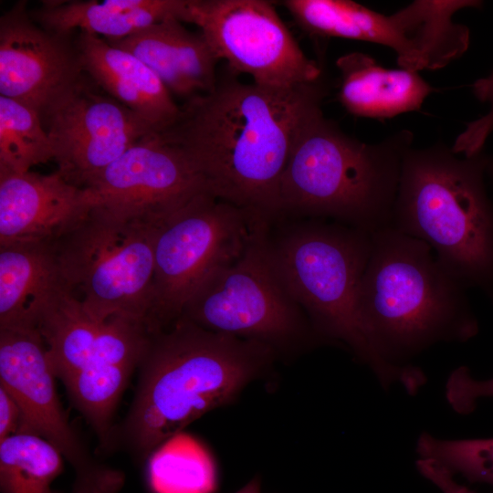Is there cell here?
Listing matches in <instances>:
<instances>
[{"instance_id":"cell-1","label":"cell","mask_w":493,"mask_h":493,"mask_svg":"<svg viewBox=\"0 0 493 493\" xmlns=\"http://www.w3.org/2000/svg\"><path fill=\"white\" fill-rule=\"evenodd\" d=\"M325 91L320 79L293 88L217 82L187 100L161 134L184 153L211 194L275 223L294 139Z\"/></svg>"},{"instance_id":"cell-2","label":"cell","mask_w":493,"mask_h":493,"mask_svg":"<svg viewBox=\"0 0 493 493\" xmlns=\"http://www.w3.org/2000/svg\"><path fill=\"white\" fill-rule=\"evenodd\" d=\"M467 289L425 242L392 226L372 233L356 312L383 387L398 383L416 394L426 376L411 359L435 344L477 335Z\"/></svg>"},{"instance_id":"cell-3","label":"cell","mask_w":493,"mask_h":493,"mask_svg":"<svg viewBox=\"0 0 493 493\" xmlns=\"http://www.w3.org/2000/svg\"><path fill=\"white\" fill-rule=\"evenodd\" d=\"M275 355L264 343L211 331L180 317L151 335L120 430L122 443L144 460L192 422L236 400L267 372Z\"/></svg>"},{"instance_id":"cell-4","label":"cell","mask_w":493,"mask_h":493,"mask_svg":"<svg viewBox=\"0 0 493 493\" xmlns=\"http://www.w3.org/2000/svg\"><path fill=\"white\" fill-rule=\"evenodd\" d=\"M413 140L412 131L402 130L379 142H363L316 108L300 125L280 179V216L330 218L369 233L391 226Z\"/></svg>"},{"instance_id":"cell-5","label":"cell","mask_w":493,"mask_h":493,"mask_svg":"<svg viewBox=\"0 0 493 493\" xmlns=\"http://www.w3.org/2000/svg\"><path fill=\"white\" fill-rule=\"evenodd\" d=\"M438 142L404 154L392 226L427 244L467 288L493 300V203L480 153L458 157Z\"/></svg>"},{"instance_id":"cell-6","label":"cell","mask_w":493,"mask_h":493,"mask_svg":"<svg viewBox=\"0 0 493 493\" xmlns=\"http://www.w3.org/2000/svg\"><path fill=\"white\" fill-rule=\"evenodd\" d=\"M270 231L276 269L317 335L344 344L375 374L376 363L356 312L372 233L323 219L293 225L277 236Z\"/></svg>"},{"instance_id":"cell-7","label":"cell","mask_w":493,"mask_h":493,"mask_svg":"<svg viewBox=\"0 0 493 493\" xmlns=\"http://www.w3.org/2000/svg\"><path fill=\"white\" fill-rule=\"evenodd\" d=\"M163 224L128 218L93 205L55 241L63 280L94 320L124 316L147 324L154 244Z\"/></svg>"},{"instance_id":"cell-8","label":"cell","mask_w":493,"mask_h":493,"mask_svg":"<svg viewBox=\"0 0 493 493\" xmlns=\"http://www.w3.org/2000/svg\"><path fill=\"white\" fill-rule=\"evenodd\" d=\"M270 226L263 223L243 253L201 285L181 317L211 331L264 343L276 353L322 341L276 269Z\"/></svg>"},{"instance_id":"cell-9","label":"cell","mask_w":493,"mask_h":493,"mask_svg":"<svg viewBox=\"0 0 493 493\" xmlns=\"http://www.w3.org/2000/svg\"><path fill=\"white\" fill-rule=\"evenodd\" d=\"M268 221L205 191L160 226L154 244L152 333L170 327L214 273L235 261Z\"/></svg>"},{"instance_id":"cell-10","label":"cell","mask_w":493,"mask_h":493,"mask_svg":"<svg viewBox=\"0 0 493 493\" xmlns=\"http://www.w3.org/2000/svg\"><path fill=\"white\" fill-rule=\"evenodd\" d=\"M178 20L197 26L218 58L256 84L293 88L320 79V66L268 1L184 0Z\"/></svg>"},{"instance_id":"cell-11","label":"cell","mask_w":493,"mask_h":493,"mask_svg":"<svg viewBox=\"0 0 493 493\" xmlns=\"http://www.w3.org/2000/svg\"><path fill=\"white\" fill-rule=\"evenodd\" d=\"M56 379L37 330L0 329V386L20 407L21 433L44 438L71 465L74 493H117L123 474L99 461L69 424Z\"/></svg>"},{"instance_id":"cell-12","label":"cell","mask_w":493,"mask_h":493,"mask_svg":"<svg viewBox=\"0 0 493 493\" xmlns=\"http://www.w3.org/2000/svg\"><path fill=\"white\" fill-rule=\"evenodd\" d=\"M41 119L57 171L79 187H86L136 142L156 132L87 75Z\"/></svg>"},{"instance_id":"cell-13","label":"cell","mask_w":493,"mask_h":493,"mask_svg":"<svg viewBox=\"0 0 493 493\" xmlns=\"http://www.w3.org/2000/svg\"><path fill=\"white\" fill-rule=\"evenodd\" d=\"M86 188L93 205L152 224H163L207 191L184 153L156 132L136 142Z\"/></svg>"},{"instance_id":"cell-14","label":"cell","mask_w":493,"mask_h":493,"mask_svg":"<svg viewBox=\"0 0 493 493\" xmlns=\"http://www.w3.org/2000/svg\"><path fill=\"white\" fill-rule=\"evenodd\" d=\"M75 39L51 32L31 16L26 1L0 17V95L40 117L84 77Z\"/></svg>"},{"instance_id":"cell-15","label":"cell","mask_w":493,"mask_h":493,"mask_svg":"<svg viewBox=\"0 0 493 493\" xmlns=\"http://www.w3.org/2000/svg\"><path fill=\"white\" fill-rule=\"evenodd\" d=\"M481 5L477 0H415L385 16L355 3L347 37L390 47L400 68L417 72L439 69L460 58L469 46V29L456 23L454 15Z\"/></svg>"},{"instance_id":"cell-16","label":"cell","mask_w":493,"mask_h":493,"mask_svg":"<svg viewBox=\"0 0 493 493\" xmlns=\"http://www.w3.org/2000/svg\"><path fill=\"white\" fill-rule=\"evenodd\" d=\"M151 331L143 320H106L86 364L64 385L76 409L105 448L113 443V417L121 397L146 351Z\"/></svg>"},{"instance_id":"cell-17","label":"cell","mask_w":493,"mask_h":493,"mask_svg":"<svg viewBox=\"0 0 493 493\" xmlns=\"http://www.w3.org/2000/svg\"><path fill=\"white\" fill-rule=\"evenodd\" d=\"M86 187L50 174L0 172V245L55 242L90 210Z\"/></svg>"},{"instance_id":"cell-18","label":"cell","mask_w":493,"mask_h":493,"mask_svg":"<svg viewBox=\"0 0 493 493\" xmlns=\"http://www.w3.org/2000/svg\"><path fill=\"white\" fill-rule=\"evenodd\" d=\"M142 61L161 79L171 94L187 100L212 91L220 60L205 36L187 29L170 17L114 41Z\"/></svg>"},{"instance_id":"cell-19","label":"cell","mask_w":493,"mask_h":493,"mask_svg":"<svg viewBox=\"0 0 493 493\" xmlns=\"http://www.w3.org/2000/svg\"><path fill=\"white\" fill-rule=\"evenodd\" d=\"M84 73L104 92L163 133L177 121L181 106L142 61L105 38L78 33L75 38Z\"/></svg>"},{"instance_id":"cell-20","label":"cell","mask_w":493,"mask_h":493,"mask_svg":"<svg viewBox=\"0 0 493 493\" xmlns=\"http://www.w3.org/2000/svg\"><path fill=\"white\" fill-rule=\"evenodd\" d=\"M336 66L341 76L338 100L356 117L385 120L418 111L435 91L417 71L383 68L362 52L341 56Z\"/></svg>"},{"instance_id":"cell-21","label":"cell","mask_w":493,"mask_h":493,"mask_svg":"<svg viewBox=\"0 0 493 493\" xmlns=\"http://www.w3.org/2000/svg\"><path fill=\"white\" fill-rule=\"evenodd\" d=\"M64 285L55 242L0 245V329L35 330L42 309Z\"/></svg>"},{"instance_id":"cell-22","label":"cell","mask_w":493,"mask_h":493,"mask_svg":"<svg viewBox=\"0 0 493 493\" xmlns=\"http://www.w3.org/2000/svg\"><path fill=\"white\" fill-rule=\"evenodd\" d=\"M184 0L45 1L31 10L46 29L66 36L87 33L109 41L125 38L170 17L178 19Z\"/></svg>"},{"instance_id":"cell-23","label":"cell","mask_w":493,"mask_h":493,"mask_svg":"<svg viewBox=\"0 0 493 493\" xmlns=\"http://www.w3.org/2000/svg\"><path fill=\"white\" fill-rule=\"evenodd\" d=\"M103 322L86 311L66 284L42 309L35 330L46 345L55 376L64 384L88 362Z\"/></svg>"},{"instance_id":"cell-24","label":"cell","mask_w":493,"mask_h":493,"mask_svg":"<svg viewBox=\"0 0 493 493\" xmlns=\"http://www.w3.org/2000/svg\"><path fill=\"white\" fill-rule=\"evenodd\" d=\"M64 458L44 438L18 433L0 442L2 493H57L53 481L62 473Z\"/></svg>"},{"instance_id":"cell-25","label":"cell","mask_w":493,"mask_h":493,"mask_svg":"<svg viewBox=\"0 0 493 493\" xmlns=\"http://www.w3.org/2000/svg\"><path fill=\"white\" fill-rule=\"evenodd\" d=\"M51 160L53 147L39 113L0 95V172L26 173Z\"/></svg>"},{"instance_id":"cell-26","label":"cell","mask_w":493,"mask_h":493,"mask_svg":"<svg viewBox=\"0 0 493 493\" xmlns=\"http://www.w3.org/2000/svg\"><path fill=\"white\" fill-rule=\"evenodd\" d=\"M418 458H431L470 482L493 487V437L441 439L424 432L416 441Z\"/></svg>"},{"instance_id":"cell-27","label":"cell","mask_w":493,"mask_h":493,"mask_svg":"<svg viewBox=\"0 0 493 493\" xmlns=\"http://www.w3.org/2000/svg\"><path fill=\"white\" fill-rule=\"evenodd\" d=\"M472 92L478 100L488 103L490 109L482 117L467 122L451 147L456 154L466 157L480 153L487 139L493 132V71L477 79L472 84Z\"/></svg>"},{"instance_id":"cell-28","label":"cell","mask_w":493,"mask_h":493,"mask_svg":"<svg viewBox=\"0 0 493 493\" xmlns=\"http://www.w3.org/2000/svg\"><path fill=\"white\" fill-rule=\"evenodd\" d=\"M445 397L452 410L460 414L472 413L481 398L493 397V378L475 379L466 366L450 372L446 385Z\"/></svg>"},{"instance_id":"cell-29","label":"cell","mask_w":493,"mask_h":493,"mask_svg":"<svg viewBox=\"0 0 493 493\" xmlns=\"http://www.w3.org/2000/svg\"><path fill=\"white\" fill-rule=\"evenodd\" d=\"M415 467L424 477L431 481L443 493H476L456 482L454 474L434 459L417 458Z\"/></svg>"},{"instance_id":"cell-30","label":"cell","mask_w":493,"mask_h":493,"mask_svg":"<svg viewBox=\"0 0 493 493\" xmlns=\"http://www.w3.org/2000/svg\"><path fill=\"white\" fill-rule=\"evenodd\" d=\"M22 413L13 396L0 386V442L21 433Z\"/></svg>"},{"instance_id":"cell-31","label":"cell","mask_w":493,"mask_h":493,"mask_svg":"<svg viewBox=\"0 0 493 493\" xmlns=\"http://www.w3.org/2000/svg\"><path fill=\"white\" fill-rule=\"evenodd\" d=\"M236 493H261V480L259 476H256Z\"/></svg>"},{"instance_id":"cell-32","label":"cell","mask_w":493,"mask_h":493,"mask_svg":"<svg viewBox=\"0 0 493 493\" xmlns=\"http://www.w3.org/2000/svg\"><path fill=\"white\" fill-rule=\"evenodd\" d=\"M492 171H493V164H492Z\"/></svg>"}]
</instances>
